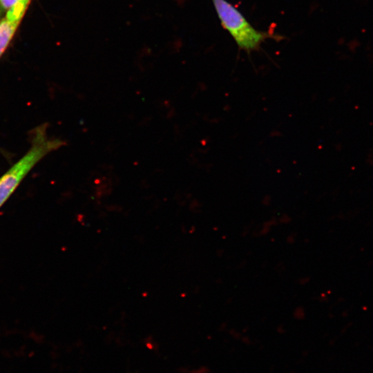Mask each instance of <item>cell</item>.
<instances>
[{"label": "cell", "mask_w": 373, "mask_h": 373, "mask_svg": "<svg viewBox=\"0 0 373 373\" xmlns=\"http://www.w3.org/2000/svg\"><path fill=\"white\" fill-rule=\"evenodd\" d=\"M19 3L22 4L21 0H0V17L16 7Z\"/></svg>", "instance_id": "4"}, {"label": "cell", "mask_w": 373, "mask_h": 373, "mask_svg": "<svg viewBox=\"0 0 373 373\" xmlns=\"http://www.w3.org/2000/svg\"><path fill=\"white\" fill-rule=\"evenodd\" d=\"M30 1H31V0H21V3H22V4H23L26 8H28V5H29Z\"/></svg>", "instance_id": "5"}, {"label": "cell", "mask_w": 373, "mask_h": 373, "mask_svg": "<svg viewBox=\"0 0 373 373\" xmlns=\"http://www.w3.org/2000/svg\"><path fill=\"white\" fill-rule=\"evenodd\" d=\"M30 141L29 150L0 177V208L41 160L66 144L63 140L49 137L46 124L33 130Z\"/></svg>", "instance_id": "1"}, {"label": "cell", "mask_w": 373, "mask_h": 373, "mask_svg": "<svg viewBox=\"0 0 373 373\" xmlns=\"http://www.w3.org/2000/svg\"><path fill=\"white\" fill-rule=\"evenodd\" d=\"M222 26L238 47L250 52L259 48L267 35L255 29L245 17L226 0H212Z\"/></svg>", "instance_id": "2"}, {"label": "cell", "mask_w": 373, "mask_h": 373, "mask_svg": "<svg viewBox=\"0 0 373 373\" xmlns=\"http://www.w3.org/2000/svg\"><path fill=\"white\" fill-rule=\"evenodd\" d=\"M19 23L6 17L0 19V58L10 45Z\"/></svg>", "instance_id": "3"}]
</instances>
